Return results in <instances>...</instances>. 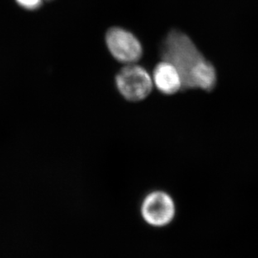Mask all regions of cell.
I'll use <instances>...</instances> for the list:
<instances>
[{
	"label": "cell",
	"mask_w": 258,
	"mask_h": 258,
	"mask_svg": "<svg viewBox=\"0 0 258 258\" xmlns=\"http://www.w3.org/2000/svg\"><path fill=\"white\" fill-rule=\"evenodd\" d=\"M107 50L115 60L123 64H134L141 59L144 49L140 40L128 30L112 27L105 37Z\"/></svg>",
	"instance_id": "3957f363"
},
{
	"label": "cell",
	"mask_w": 258,
	"mask_h": 258,
	"mask_svg": "<svg viewBox=\"0 0 258 258\" xmlns=\"http://www.w3.org/2000/svg\"><path fill=\"white\" fill-rule=\"evenodd\" d=\"M175 214L174 201L163 191H154L144 199L142 215L144 220L154 226H164L171 222Z\"/></svg>",
	"instance_id": "277c9868"
},
{
	"label": "cell",
	"mask_w": 258,
	"mask_h": 258,
	"mask_svg": "<svg viewBox=\"0 0 258 258\" xmlns=\"http://www.w3.org/2000/svg\"><path fill=\"white\" fill-rule=\"evenodd\" d=\"M160 56L179 72L182 90L211 92L216 84V72L191 39L180 30H172L162 43Z\"/></svg>",
	"instance_id": "6da1fadb"
},
{
	"label": "cell",
	"mask_w": 258,
	"mask_h": 258,
	"mask_svg": "<svg viewBox=\"0 0 258 258\" xmlns=\"http://www.w3.org/2000/svg\"><path fill=\"white\" fill-rule=\"evenodd\" d=\"M120 94L129 102H140L149 97L154 83L151 75L136 63L125 64L115 78Z\"/></svg>",
	"instance_id": "7a4b0ae2"
},
{
	"label": "cell",
	"mask_w": 258,
	"mask_h": 258,
	"mask_svg": "<svg viewBox=\"0 0 258 258\" xmlns=\"http://www.w3.org/2000/svg\"><path fill=\"white\" fill-rule=\"evenodd\" d=\"M44 1H49L50 2V1H52V0H44Z\"/></svg>",
	"instance_id": "52a82bcc"
},
{
	"label": "cell",
	"mask_w": 258,
	"mask_h": 258,
	"mask_svg": "<svg viewBox=\"0 0 258 258\" xmlns=\"http://www.w3.org/2000/svg\"><path fill=\"white\" fill-rule=\"evenodd\" d=\"M18 5L29 10H37L42 5L44 0H15Z\"/></svg>",
	"instance_id": "8992f818"
},
{
	"label": "cell",
	"mask_w": 258,
	"mask_h": 258,
	"mask_svg": "<svg viewBox=\"0 0 258 258\" xmlns=\"http://www.w3.org/2000/svg\"><path fill=\"white\" fill-rule=\"evenodd\" d=\"M153 83L159 92L165 95L175 94L182 90V81L176 68L166 60H161L154 67Z\"/></svg>",
	"instance_id": "5b68a950"
}]
</instances>
